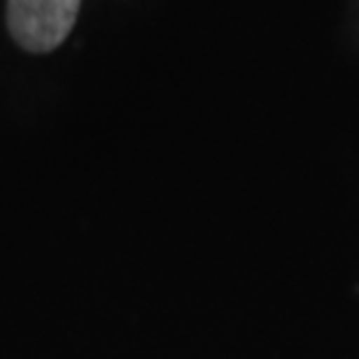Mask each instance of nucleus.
Masks as SVG:
<instances>
[{
  "mask_svg": "<svg viewBox=\"0 0 359 359\" xmlns=\"http://www.w3.org/2000/svg\"><path fill=\"white\" fill-rule=\"evenodd\" d=\"M77 10L80 0H10L7 26L24 49L45 54L68 38Z\"/></svg>",
  "mask_w": 359,
  "mask_h": 359,
  "instance_id": "nucleus-1",
  "label": "nucleus"
}]
</instances>
